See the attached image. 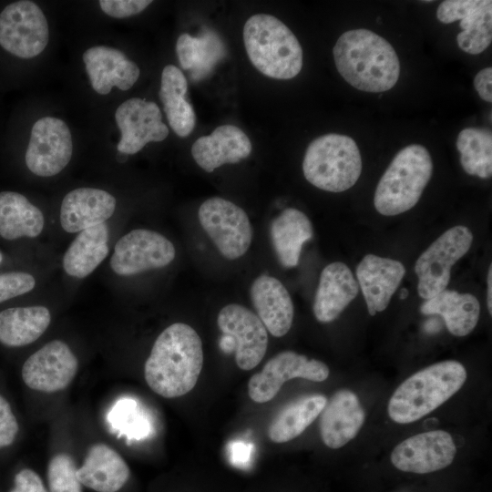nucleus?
I'll return each mask as SVG.
<instances>
[{
    "label": "nucleus",
    "mask_w": 492,
    "mask_h": 492,
    "mask_svg": "<svg viewBox=\"0 0 492 492\" xmlns=\"http://www.w3.org/2000/svg\"><path fill=\"white\" fill-rule=\"evenodd\" d=\"M203 365L200 337L189 324L175 323L157 337L144 366L149 388L165 398L191 391Z\"/></svg>",
    "instance_id": "obj_1"
},
{
    "label": "nucleus",
    "mask_w": 492,
    "mask_h": 492,
    "mask_svg": "<svg viewBox=\"0 0 492 492\" xmlns=\"http://www.w3.org/2000/svg\"><path fill=\"white\" fill-rule=\"evenodd\" d=\"M333 51L340 75L359 90L387 91L399 78L396 52L373 31L363 28L347 31L338 38Z\"/></svg>",
    "instance_id": "obj_2"
},
{
    "label": "nucleus",
    "mask_w": 492,
    "mask_h": 492,
    "mask_svg": "<svg viewBox=\"0 0 492 492\" xmlns=\"http://www.w3.org/2000/svg\"><path fill=\"white\" fill-rule=\"evenodd\" d=\"M465 366L455 360L428 365L407 377L391 395L387 413L397 424L425 417L458 392L466 381Z\"/></svg>",
    "instance_id": "obj_3"
},
{
    "label": "nucleus",
    "mask_w": 492,
    "mask_h": 492,
    "mask_svg": "<svg viewBox=\"0 0 492 492\" xmlns=\"http://www.w3.org/2000/svg\"><path fill=\"white\" fill-rule=\"evenodd\" d=\"M243 42L251 64L264 76L291 79L302 67V49L294 34L277 17L251 16L243 27Z\"/></svg>",
    "instance_id": "obj_4"
},
{
    "label": "nucleus",
    "mask_w": 492,
    "mask_h": 492,
    "mask_svg": "<svg viewBox=\"0 0 492 492\" xmlns=\"http://www.w3.org/2000/svg\"><path fill=\"white\" fill-rule=\"evenodd\" d=\"M433 171L428 150L419 144L401 149L381 177L374 197L376 210L395 216L412 209L419 200Z\"/></svg>",
    "instance_id": "obj_5"
},
{
    "label": "nucleus",
    "mask_w": 492,
    "mask_h": 492,
    "mask_svg": "<svg viewBox=\"0 0 492 492\" xmlns=\"http://www.w3.org/2000/svg\"><path fill=\"white\" fill-rule=\"evenodd\" d=\"M362 167L355 141L348 136L334 133L313 140L302 161L307 181L330 192H342L352 188L361 175Z\"/></svg>",
    "instance_id": "obj_6"
},
{
    "label": "nucleus",
    "mask_w": 492,
    "mask_h": 492,
    "mask_svg": "<svg viewBox=\"0 0 492 492\" xmlns=\"http://www.w3.org/2000/svg\"><path fill=\"white\" fill-rule=\"evenodd\" d=\"M472 242L470 230L456 225L446 231L422 252L415 264L421 298L428 300L446 289L452 266L468 251Z\"/></svg>",
    "instance_id": "obj_7"
},
{
    "label": "nucleus",
    "mask_w": 492,
    "mask_h": 492,
    "mask_svg": "<svg viewBox=\"0 0 492 492\" xmlns=\"http://www.w3.org/2000/svg\"><path fill=\"white\" fill-rule=\"evenodd\" d=\"M199 220L219 251L229 260L244 255L252 240V228L246 212L220 197L206 200L198 211Z\"/></svg>",
    "instance_id": "obj_8"
},
{
    "label": "nucleus",
    "mask_w": 492,
    "mask_h": 492,
    "mask_svg": "<svg viewBox=\"0 0 492 492\" xmlns=\"http://www.w3.org/2000/svg\"><path fill=\"white\" fill-rule=\"evenodd\" d=\"M49 29L41 8L28 0L16 1L0 13V46L20 58H33L47 46Z\"/></svg>",
    "instance_id": "obj_9"
},
{
    "label": "nucleus",
    "mask_w": 492,
    "mask_h": 492,
    "mask_svg": "<svg viewBox=\"0 0 492 492\" xmlns=\"http://www.w3.org/2000/svg\"><path fill=\"white\" fill-rule=\"evenodd\" d=\"M73 154V140L67 123L55 117H44L31 129L25 159L28 169L39 177L61 172Z\"/></svg>",
    "instance_id": "obj_10"
},
{
    "label": "nucleus",
    "mask_w": 492,
    "mask_h": 492,
    "mask_svg": "<svg viewBox=\"0 0 492 492\" xmlns=\"http://www.w3.org/2000/svg\"><path fill=\"white\" fill-rule=\"evenodd\" d=\"M173 243L162 234L146 229L133 230L115 244L110 267L120 276L160 269L175 258Z\"/></svg>",
    "instance_id": "obj_11"
},
{
    "label": "nucleus",
    "mask_w": 492,
    "mask_h": 492,
    "mask_svg": "<svg viewBox=\"0 0 492 492\" xmlns=\"http://www.w3.org/2000/svg\"><path fill=\"white\" fill-rule=\"evenodd\" d=\"M329 374V367L322 361L308 359L293 351H282L272 357L261 372L251 377L248 394L252 401L262 404L271 401L289 380L302 378L323 382Z\"/></svg>",
    "instance_id": "obj_12"
},
{
    "label": "nucleus",
    "mask_w": 492,
    "mask_h": 492,
    "mask_svg": "<svg viewBox=\"0 0 492 492\" xmlns=\"http://www.w3.org/2000/svg\"><path fill=\"white\" fill-rule=\"evenodd\" d=\"M456 446L445 430H431L414 435L393 449L390 460L400 471L428 474L447 467L455 459Z\"/></svg>",
    "instance_id": "obj_13"
},
{
    "label": "nucleus",
    "mask_w": 492,
    "mask_h": 492,
    "mask_svg": "<svg viewBox=\"0 0 492 492\" xmlns=\"http://www.w3.org/2000/svg\"><path fill=\"white\" fill-rule=\"evenodd\" d=\"M217 323L223 335L234 343L239 368L249 371L256 367L268 347V333L257 314L243 305L231 303L220 311Z\"/></svg>",
    "instance_id": "obj_14"
},
{
    "label": "nucleus",
    "mask_w": 492,
    "mask_h": 492,
    "mask_svg": "<svg viewBox=\"0 0 492 492\" xmlns=\"http://www.w3.org/2000/svg\"><path fill=\"white\" fill-rule=\"evenodd\" d=\"M77 368V358L69 346L63 341L53 340L26 360L22 378L33 390L53 393L69 385Z\"/></svg>",
    "instance_id": "obj_15"
},
{
    "label": "nucleus",
    "mask_w": 492,
    "mask_h": 492,
    "mask_svg": "<svg viewBox=\"0 0 492 492\" xmlns=\"http://www.w3.org/2000/svg\"><path fill=\"white\" fill-rule=\"evenodd\" d=\"M115 120L121 133L117 149L123 154H136L149 142L162 141L169 135L159 106L140 97L121 103L115 112Z\"/></svg>",
    "instance_id": "obj_16"
},
{
    "label": "nucleus",
    "mask_w": 492,
    "mask_h": 492,
    "mask_svg": "<svg viewBox=\"0 0 492 492\" xmlns=\"http://www.w3.org/2000/svg\"><path fill=\"white\" fill-rule=\"evenodd\" d=\"M365 421V411L356 394L343 388L327 400L320 414L319 430L323 444L338 449L353 440Z\"/></svg>",
    "instance_id": "obj_17"
},
{
    "label": "nucleus",
    "mask_w": 492,
    "mask_h": 492,
    "mask_svg": "<svg viewBox=\"0 0 492 492\" xmlns=\"http://www.w3.org/2000/svg\"><path fill=\"white\" fill-rule=\"evenodd\" d=\"M83 61L92 88L99 95H108L116 87L131 88L139 77L138 65L114 47L96 46L83 54Z\"/></svg>",
    "instance_id": "obj_18"
},
{
    "label": "nucleus",
    "mask_w": 492,
    "mask_h": 492,
    "mask_svg": "<svg viewBox=\"0 0 492 492\" xmlns=\"http://www.w3.org/2000/svg\"><path fill=\"white\" fill-rule=\"evenodd\" d=\"M405 269L393 259L365 255L356 267V276L370 315L383 312L399 287Z\"/></svg>",
    "instance_id": "obj_19"
},
{
    "label": "nucleus",
    "mask_w": 492,
    "mask_h": 492,
    "mask_svg": "<svg viewBox=\"0 0 492 492\" xmlns=\"http://www.w3.org/2000/svg\"><path fill=\"white\" fill-rule=\"evenodd\" d=\"M117 200L109 192L96 188H77L63 199L60 223L64 231L75 233L104 223L116 209Z\"/></svg>",
    "instance_id": "obj_20"
},
{
    "label": "nucleus",
    "mask_w": 492,
    "mask_h": 492,
    "mask_svg": "<svg viewBox=\"0 0 492 492\" xmlns=\"http://www.w3.org/2000/svg\"><path fill=\"white\" fill-rule=\"evenodd\" d=\"M251 300L266 330L275 337L291 329L294 308L290 293L276 278L262 274L251 286Z\"/></svg>",
    "instance_id": "obj_21"
},
{
    "label": "nucleus",
    "mask_w": 492,
    "mask_h": 492,
    "mask_svg": "<svg viewBox=\"0 0 492 492\" xmlns=\"http://www.w3.org/2000/svg\"><path fill=\"white\" fill-rule=\"evenodd\" d=\"M252 146L248 136L232 125L217 127L210 135L199 138L191 147L196 163L207 172L246 159Z\"/></svg>",
    "instance_id": "obj_22"
},
{
    "label": "nucleus",
    "mask_w": 492,
    "mask_h": 492,
    "mask_svg": "<svg viewBox=\"0 0 492 492\" xmlns=\"http://www.w3.org/2000/svg\"><path fill=\"white\" fill-rule=\"evenodd\" d=\"M359 292L348 266L334 261L323 268L313 302V313L321 323L335 320Z\"/></svg>",
    "instance_id": "obj_23"
},
{
    "label": "nucleus",
    "mask_w": 492,
    "mask_h": 492,
    "mask_svg": "<svg viewBox=\"0 0 492 492\" xmlns=\"http://www.w3.org/2000/svg\"><path fill=\"white\" fill-rule=\"evenodd\" d=\"M129 473L128 466L117 451L105 444H96L77 469V477L97 492H117L126 484Z\"/></svg>",
    "instance_id": "obj_24"
},
{
    "label": "nucleus",
    "mask_w": 492,
    "mask_h": 492,
    "mask_svg": "<svg viewBox=\"0 0 492 492\" xmlns=\"http://www.w3.org/2000/svg\"><path fill=\"white\" fill-rule=\"evenodd\" d=\"M420 311L425 315H440L448 332L462 337L469 334L477 324L480 304L473 294L446 289L425 300Z\"/></svg>",
    "instance_id": "obj_25"
},
{
    "label": "nucleus",
    "mask_w": 492,
    "mask_h": 492,
    "mask_svg": "<svg viewBox=\"0 0 492 492\" xmlns=\"http://www.w3.org/2000/svg\"><path fill=\"white\" fill-rule=\"evenodd\" d=\"M271 239L281 264L285 268L298 265L302 247L313 235L312 222L301 210L287 208L271 224Z\"/></svg>",
    "instance_id": "obj_26"
},
{
    "label": "nucleus",
    "mask_w": 492,
    "mask_h": 492,
    "mask_svg": "<svg viewBox=\"0 0 492 492\" xmlns=\"http://www.w3.org/2000/svg\"><path fill=\"white\" fill-rule=\"evenodd\" d=\"M188 82L179 67L167 65L161 73L159 97L172 130L181 138L189 136L196 124L193 107L186 100Z\"/></svg>",
    "instance_id": "obj_27"
},
{
    "label": "nucleus",
    "mask_w": 492,
    "mask_h": 492,
    "mask_svg": "<svg viewBox=\"0 0 492 492\" xmlns=\"http://www.w3.org/2000/svg\"><path fill=\"white\" fill-rule=\"evenodd\" d=\"M176 53L180 67L190 70L191 80L200 81L208 77L225 56L226 49L220 36L207 30L198 37L180 35L176 43Z\"/></svg>",
    "instance_id": "obj_28"
},
{
    "label": "nucleus",
    "mask_w": 492,
    "mask_h": 492,
    "mask_svg": "<svg viewBox=\"0 0 492 492\" xmlns=\"http://www.w3.org/2000/svg\"><path fill=\"white\" fill-rule=\"evenodd\" d=\"M108 228L101 223L79 231L63 257V268L69 276L83 279L105 260L108 253Z\"/></svg>",
    "instance_id": "obj_29"
},
{
    "label": "nucleus",
    "mask_w": 492,
    "mask_h": 492,
    "mask_svg": "<svg viewBox=\"0 0 492 492\" xmlns=\"http://www.w3.org/2000/svg\"><path fill=\"white\" fill-rule=\"evenodd\" d=\"M42 211L24 195L15 191L0 192V236L7 241L21 237L36 238L43 231Z\"/></svg>",
    "instance_id": "obj_30"
},
{
    "label": "nucleus",
    "mask_w": 492,
    "mask_h": 492,
    "mask_svg": "<svg viewBox=\"0 0 492 492\" xmlns=\"http://www.w3.org/2000/svg\"><path fill=\"white\" fill-rule=\"evenodd\" d=\"M51 322L45 306L12 307L0 312V343L9 347L27 345L37 340Z\"/></svg>",
    "instance_id": "obj_31"
},
{
    "label": "nucleus",
    "mask_w": 492,
    "mask_h": 492,
    "mask_svg": "<svg viewBox=\"0 0 492 492\" xmlns=\"http://www.w3.org/2000/svg\"><path fill=\"white\" fill-rule=\"evenodd\" d=\"M326 402L323 395L311 394L288 403L268 426L271 441L280 444L299 436L320 415Z\"/></svg>",
    "instance_id": "obj_32"
},
{
    "label": "nucleus",
    "mask_w": 492,
    "mask_h": 492,
    "mask_svg": "<svg viewBox=\"0 0 492 492\" xmlns=\"http://www.w3.org/2000/svg\"><path fill=\"white\" fill-rule=\"evenodd\" d=\"M456 148L464 170L488 179L492 175V134L489 129L467 128L457 136Z\"/></svg>",
    "instance_id": "obj_33"
},
{
    "label": "nucleus",
    "mask_w": 492,
    "mask_h": 492,
    "mask_svg": "<svg viewBox=\"0 0 492 492\" xmlns=\"http://www.w3.org/2000/svg\"><path fill=\"white\" fill-rule=\"evenodd\" d=\"M47 479L50 492H82L75 462L66 453H59L51 458L47 466Z\"/></svg>",
    "instance_id": "obj_34"
},
{
    "label": "nucleus",
    "mask_w": 492,
    "mask_h": 492,
    "mask_svg": "<svg viewBox=\"0 0 492 492\" xmlns=\"http://www.w3.org/2000/svg\"><path fill=\"white\" fill-rule=\"evenodd\" d=\"M36 285L35 278L27 272H11L0 274V302L27 293Z\"/></svg>",
    "instance_id": "obj_35"
},
{
    "label": "nucleus",
    "mask_w": 492,
    "mask_h": 492,
    "mask_svg": "<svg viewBox=\"0 0 492 492\" xmlns=\"http://www.w3.org/2000/svg\"><path fill=\"white\" fill-rule=\"evenodd\" d=\"M492 41V24H487L469 31H461L456 36L460 49L477 55L486 50Z\"/></svg>",
    "instance_id": "obj_36"
},
{
    "label": "nucleus",
    "mask_w": 492,
    "mask_h": 492,
    "mask_svg": "<svg viewBox=\"0 0 492 492\" xmlns=\"http://www.w3.org/2000/svg\"><path fill=\"white\" fill-rule=\"evenodd\" d=\"M484 0H446L436 10L437 19L444 24L462 20L478 8Z\"/></svg>",
    "instance_id": "obj_37"
},
{
    "label": "nucleus",
    "mask_w": 492,
    "mask_h": 492,
    "mask_svg": "<svg viewBox=\"0 0 492 492\" xmlns=\"http://www.w3.org/2000/svg\"><path fill=\"white\" fill-rule=\"evenodd\" d=\"M152 2L149 0H100L101 10L114 18H125L144 11Z\"/></svg>",
    "instance_id": "obj_38"
},
{
    "label": "nucleus",
    "mask_w": 492,
    "mask_h": 492,
    "mask_svg": "<svg viewBox=\"0 0 492 492\" xmlns=\"http://www.w3.org/2000/svg\"><path fill=\"white\" fill-rule=\"evenodd\" d=\"M18 432V424L9 403L0 395V448L10 446Z\"/></svg>",
    "instance_id": "obj_39"
},
{
    "label": "nucleus",
    "mask_w": 492,
    "mask_h": 492,
    "mask_svg": "<svg viewBox=\"0 0 492 492\" xmlns=\"http://www.w3.org/2000/svg\"><path fill=\"white\" fill-rule=\"evenodd\" d=\"M10 492H47L39 476L29 468L19 471L15 477V487Z\"/></svg>",
    "instance_id": "obj_40"
},
{
    "label": "nucleus",
    "mask_w": 492,
    "mask_h": 492,
    "mask_svg": "<svg viewBox=\"0 0 492 492\" xmlns=\"http://www.w3.org/2000/svg\"><path fill=\"white\" fill-rule=\"evenodd\" d=\"M474 87L482 99L492 101V68L486 67L480 70L474 78Z\"/></svg>",
    "instance_id": "obj_41"
},
{
    "label": "nucleus",
    "mask_w": 492,
    "mask_h": 492,
    "mask_svg": "<svg viewBox=\"0 0 492 492\" xmlns=\"http://www.w3.org/2000/svg\"><path fill=\"white\" fill-rule=\"evenodd\" d=\"M487 306L489 314H492V266H489L487 278Z\"/></svg>",
    "instance_id": "obj_42"
},
{
    "label": "nucleus",
    "mask_w": 492,
    "mask_h": 492,
    "mask_svg": "<svg viewBox=\"0 0 492 492\" xmlns=\"http://www.w3.org/2000/svg\"><path fill=\"white\" fill-rule=\"evenodd\" d=\"M408 296V291L405 288H403L400 292V299H405Z\"/></svg>",
    "instance_id": "obj_43"
},
{
    "label": "nucleus",
    "mask_w": 492,
    "mask_h": 492,
    "mask_svg": "<svg viewBox=\"0 0 492 492\" xmlns=\"http://www.w3.org/2000/svg\"><path fill=\"white\" fill-rule=\"evenodd\" d=\"M3 260H4V256H3L2 251H0V263L3 261Z\"/></svg>",
    "instance_id": "obj_44"
}]
</instances>
